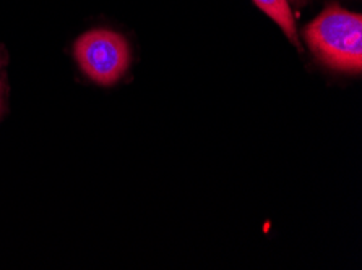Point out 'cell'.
I'll return each instance as SVG.
<instances>
[{
    "label": "cell",
    "instance_id": "obj_3",
    "mask_svg": "<svg viewBox=\"0 0 362 270\" xmlns=\"http://www.w3.org/2000/svg\"><path fill=\"white\" fill-rule=\"evenodd\" d=\"M254 2L262 12H265L279 27H281L284 35H286L288 39L293 42L296 47L300 46L298 39V30H296V21L293 12H291L288 0H254Z\"/></svg>",
    "mask_w": 362,
    "mask_h": 270
},
{
    "label": "cell",
    "instance_id": "obj_2",
    "mask_svg": "<svg viewBox=\"0 0 362 270\" xmlns=\"http://www.w3.org/2000/svg\"><path fill=\"white\" fill-rule=\"evenodd\" d=\"M74 55L88 78L101 86H112L130 67V46L122 35L93 30L76 39Z\"/></svg>",
    "mask_w": 362,
    "mask_h": 270
},
{
    "label": "cell",
    "instance_id": "obj_4",
    "mask_svg": "<svg viewBox=\"0 0 362 270\" xmlns=\"http://www.w3.org/2000/svg\"><path fill=\"white\" fill-rule=\"evenodd\" d=\"M291 4H294L298 8H303L307 4V0H291Z\"/></svg>",
    "mask_w": 362,
    "mask_h": 270
},
{
    "label": "cell",
    "instance_id": "obj_1",
    "mask_svg": "<svg viewBox=\"0 0 362 270\" xmlns=\"http://www.w3.org/2000/svg\"><path fill=\"white\" fill-rule=\"evenodd\" d=\"M304 39L312 54L337 71L358 75L362 70V16L330 5L310 21Z\"/></svg>",
    "mask_w": 362,
    "mask_h": 270
},
{
    "label": "cell",
    "instance_id": "obj_5",
    "mask_svg": "<svg viewBox=\"0 0 362 270\" xmlns=\"http://www.w3.org/2000/svg\"><path fill=\"white\" fill-rule=\"evenodd\" d=\"M0 65H2V59H0Z\"/></svg>",
    "mask_w": 362,
    "mask_h": 270
}]
</instances>
